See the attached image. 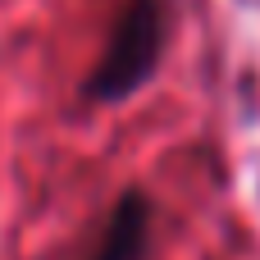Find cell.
Wrapping results in <instances>:
<instances>
[{
    "label": "cell",
    "mask_w": 260,
    "mask_h": 260,
    "mask_svg": "<svg viewBox=\"0 0 260 260\" xmlns=\"http://www.w3.org/2000/svg\"><path fill=\"white\" fill-rule=\"evenodd\" d=\"M178 23V0H123L114 14L105 46L82 82V101L91 105H123L133 101L165 64Z\"/></svg>",
    "instance_id": "obj_1"
},
{
    "label": "cell",
    "mask_w": 260,
    "mask_h": 260,
    "mask_svg": "<svg viewBox=\"0 0 260 260\" xmlns=\"http://www.w3.org/2000/svg\"><path fill=\"white\" fill-rule=\"evenodd\" d=\"M151 229H155V201L146 187H123L119 201L110 206L101 238L87 260H146L151 251Z\"/></svg>",
    "instance_id": "obj_2"
}]
</instances>
